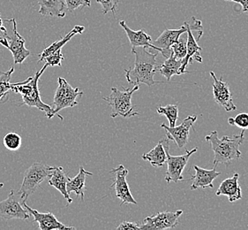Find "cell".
<instances>
[{
    "instance_id": "obj_1",
    "label": "cell",
    "mask_w": 248,
    "mask_h": 230,
    "mask_svg": "<svg viewBox=\"0 0 248 230\" xmlns=\"http://www.w3.org/2000/svg\"><path fill=\"white\" fill-rule=\"evenodd\" d=\"M132 53L135 56L134 68L124 69L125 78L130 84H146L149 87L162 82L155 81L154 76L157 71L156 57L157 52L151 53L146 47L132 48Z\"/></svg>"
},
{
    "instance_id": "obj_2",
    "label": "cell",
    "mask_w": 248,
    "mask_h": 230,
    "mask_svg": "<svg viewBox=\"0 0 248 230\" xmlns=\"http://www.w3.org/2000/svg\"><path fill=\"white\" fill-rule=\"evenodd\" d=\"M205 140L210 143L213 150L214 167L218 164L229 165L233 160L241 158L239 146L245 142V130H242L239 135H223L222 138H219L217 131L214 130L205 136Z\"/></svg>"
},
{
    "instance_id": "obj_3",
    "label": "cell",
    "mask_w": 248,
    "mask_h": 230,
    "mask_svg": "<svg viewBox=\"0 0 248 230\" xmlns=\"http://www.w3.org/2000/svg\"><path fill=\"white\" fill-rule=\"evenodd\" d=\"M47 67L48 66L45 64L43 68L37 71L34 76L29 77L27 80L21 82L12 83V91L21 95L23 102L22 105H29L30 107H35L38 110L43 111L45 112L48 119H51L55 116L53 107L45 104L41 99V94L38 88L40 77L44 74Z\"/></svg>"
},
{
    "instance_id": "obj_4",
    "label": "cell",
    "mask_w": 248,
    "mask_h": 230,
    "mask_svg": "<svg viewBox=\"0 0 248 230\" xmlns=\"http://www.w3.org/2000/svg\"><path fill=\"white\" fill-rule=\"evenodd\" d=\"M26 40L20 35L17 30L15 19L3 20V28L0 30V44L10 50L13 54L14 62L22 64L31 52L25 47Z\"/></svg>"
},
{
    "instance_id": "obj_5",
    "label": "cell",
    "mask_w": 248,
    "mask_h": 230,
    "mask_svg": "<svg viewBox=\"0 0 248 230\" xmlns=\"http://www.w3.org/2000/svg\"><path fill=\"white\" fill-rule=\"evenodd\" d=\"M140 85H134L132 89L120 90L117 88H111V92L108 97H104L103 99L107 102V105L111 108V118L121 116L123 118H131L139 115L135 110V106L132 103V97L134 92L139 90Z\"/></svg>"
},
{
    "instance_id": "obj_6",
    "label": "cell",
    "mask_w": 248,
    "mask_h": 230,
    "mask_svg": "<svg viewBox=\"0 0 248 230\" xmlns=\"http://www.w3.org/2000/svg\"><path fill=\"white\" fill-rule=\"evenodd\" d=\"M54 166L35 162L25 171L22 183L18 191L22 203L28 200L30 196L35 193V190H37L43 181L50 178Z\"/></svg>"
},
{
    "instance_id": "obj_7",
    "label": "cell",
    "mask_w": 248,
    "mask_h": 230,
    "mask_svg": "<svg viewBox=\"0 0 248 230\" xmlns=\"http://www.w3.org/2000/svg\"><path fill=\"white\" fill-rule=\"evenodd\" d=\"M58 82L59 86L55 91L53 99V111L54 115H57L60 120H63V117L59 115V112L65 108H72L78 105L76 99L77 98L83 95L84 92L79 88L72 87L65 78L59 77Z\"/></svg>"
},
{
    "instance_id": "obj_8",
    "label": "cell",
    "mask_w": 248,
    "mask_h": 230,
    "mask_svg": "<svg viewBox=\"0 0 248 230\" xmlns=\"http://www.w3.org/2000/svg\"><path fill=\"white\" fill-rule=\"evenodd\" d=\"M184 25L186 28V34H187V51L186 55L185 56L182 60V65L179 69V75H185L186 73H189L186 70V67L189 64H192L194 60L198 61L200 63L202 62V58L200 55V51L202 50V47L199 46L198 44L194 37L192 31L200 32L202 31V24L200 20L195 19V17H192L189 21H185Z\"/></svg>"
},
{
    "instance_id": "obj_9",
    "label": "cell",
    "mask_w": 248,
    "mask_h": 230,
    "mask_svg": "<svg viewBox=\"0 0 248 230\" xmlns=\"http://www.w3.org/2000/svg\"><path fill=\"white\" fill-rule=\"evenodd\" d=\"M30 214L22 205L20 194L11 190L10 194L5 200L0 202V218L4 220H29Z\"/></svg>"
},
{
    "instance_id": "obj_10",
    "label": "cell",
    "mask_w": 248,
    "mask_h": 230,
    "mask_svg": "<svg viewBox=\"0 0 248 230\" xmlns=\"http://www.w3.org/2000/svg\"><path fill=\"white\" fill-rule=\"evenodd\" d=\"M197 150L198 148L195 147L193 150H186V153L180 156H171L170 154L169 150H167L166 152L167 171L164 178V180L166 181L167 183H170L171 181L177 183L179 181H184L188 180L184 178L182 173L191 156L195 153Z\"/></svg>"
},
{
    "instance_id": "obj_11",
    "label": "cell",
    "mask_w": 248,
    "mask_h": 230,
    "mask_svg": "<svg viewBox=\"0 0 248 230\" xmlns=\"http://www.w3.org/2000/svg\"><path fill=\"white\" fill-rule=\"evenodd\" d=\"M183 211L162 212L155 215L148 216L140 225V230H164L174 229L179 223Z\"/></svg>"
},
{
    "instance_id": "obj_12",
    "label": "cell",
    "mask_w": 248,
    "mask_h": 230,
    "mask_svg": "<svg viewBox=\"0 0 248 230\" xmlns=\"http://www.w3.org/2000/svg\"><path fill=\"white\" fill-rule=\"evenodd\" d=\"M110 173L114 175V182L110 186V188L114 189L116 197L121 200V205L124 204L137 205V202L132 195L129 185L126 181L128 170L124 165H119L110 171Z\"/></svg>"
},
{
    "instance_id": "obj_13",
    "label": "cell",
    "mask_w": 248,
    "mask_h": 230,
    "mask_svg": "<svg viewBox=\"0 0 248 230\" xmlns=\"http://www.w3.org/2000/svg\"><path fill=\"white\" fill-rule=\"evenodd\" d=\"M197 120V115H189L182 123L179 126H175L170 128L169 126L165 125L164 123L161 124V128L166 131L167 138L170 141H173L178 145V147L182 149L189 141V133L194 122Z\"/></svg>"
},
{
    "instance_id": "obj_14",
    "label": "cell",
    "mask_w": 248,
    "mask_h": 230,
    "mask_svg": "<svg viewBox=\"0 0 248 230\" xmlns=\"http://www.w3.org/2000/svg\"><path fill=\"white\" fill-rule=\"evenodd\" d=\"M210 76L213 78L214 99L217 104L221 105L226 112H232L237 109V106L233 103L232 93L230 89L228 82H223V77L217 78L215 73L210 71Z\"/></svg>"
},
{
    "instance_id": "obj_15",
    "label": "cell",
    "mask_w": 248,
    "mask_h": 230,
    "mask_svg": "<svg viewBox=\"0 0 248 230\" xmlns=\"http://www.w3.org/2000/svg\"><path fill=\"white\" fill-rule=\"evenodd\" d=\"M27 210L29 211L30 215L34 217L33 223H38L39 230H75L74 227H68L61 223L60 220L56 218V216L51 213H39L38 211L31 208L30 206L26 204V202L22 203Z\"/></svg>"
},
{
    "instance_id": "obj_16",
    "label": "cell",
    "mask_w": 248,
    "mask_h": 230,
    "mask_svg": "<svg viewBox=\"0 0 248 230\" xmlns=\"http://www.w3.org/2000/svg\"><path fill=\"white\" fill-rule=\"evenodd\" d=\"M186 32V28L184 25L177 30H165L159 35L158 38L152 42L155 50L161 52L164 58H168L171 53V46L179 40V36Z\"/></svg>"
},
{
    "instance_id": "obj_17",
    "label": "cell",
    "mask_w": 248,
    "mask_h": 230,
    "mask_svg": "<svg viewBox=\"0 0 248 230\" xmlns=\"http://www.w3.org/2000/svg\"><path fill=\"white\" fill-rule=\"evenodd\" d=\"M195 175L191 176L190 179L193 180V183L190 187V190H198L200 188L205 189V188H213V181L216 178H217L219 175L222 173L216 170V167L213 169H204L200 167L198 165H194ZM189 179V180H190Z\"/></svg>"
},
{
    "instance_id": "obj_18",
    "label": "cell",
    "mask_w": 248,
    "mask_h": 230,
    "mask_svg": "<svg viewBox=\"0 0 248 230\" xmlns=\"http://www.w3.org/2000/svg\"><path fill=\"white\" fill-rule=\"evenodd\" d=\"M239 175L235 173L232 177L227 178L222 181L216 192L217 196H226L231 203L242 198V190L238 182Z\"/></svg>"
},
{
    "instance_id": "obj_19",
    "label": "cell",
    "mask_w": 248,
    "mask_h": 230,
    "mask_svg": "<svg viewBox=\"0 0 248 230\" xmlns=\"http://www.w3.org/2000/svg\"><path fill=\"white\" fill-rule=\"evenodd\" d=\"M169 141L168 138L159 140L158 144L152 150L142 154L141 159L145 161H149L153 166H164L167 161L166 152L170 149Z\"/></svg>"
},
{
    "instance_id": "obj_20",
    "label": "cell",
    "mask_w": 248,
    "mask_h": 230,
    "mask_svg": "<svg viewBox=\"0 0 248 230\" xmlns=\"http://www.w3.org/2000/svg\"><path fill=\"white\" fill-rule=\"evenodd\" d=\"M119 25L124 29V32L129 39L132 48L146 47V48H152L155 50V47L152 45L151 36L148 35L145 30H140L135 31V30H131L124 20L119 21Z\"/></svg>"
},
{
    "instance_id": "obj_21",
    "label": "cell",
    "mask_w": 248,
    "mask_h": 230,
    "mask_svg": "<svg viewBox=\"0 0 248 230\" xmlns=\"http://www.w3.org/2000/svg\"><path fill=\"white\" fill-rule=\"evenodd\" d=\"M67 180H68V176L65 174L63 167L54 166L52 174L49 178V184L60 191L61 195H63L65 197L68 205L73 203V199L70 197V195L66 190Z\"/></svg>"
},
{
    "instance_id": "obj_22",
    "label": "cell",
    "mask_w": 248,
    "mask_h": 230,
    "mask_svg": "<svg viewBox=\"0 0 248 230\" xmlns=\"http://www.w3.org/2000/svg\"><path fill=\"white\" fill-rule=\"evenodd\" d=\"M87 176H93V174L86 171L83 166H79V173L75 178H69L66 183V190L68 194L75 192L77 197H80V200H84L85 190H86V178Z\"/></svg>"
},
{
    "instance_id": "obj_23",
    "label": "cell",
    "mask_w": 248,
    "mask_h": 230,
    "mask_svg": "<svg viewBox=\"0 0 248 230\" xmlns=\"http://www.w3.org/2000/svg\"><path fill=\"white\" fill-rule=\"evenodd\" d=\"M39 14L44 16H51L64 18L65 16V5L64 0H38Z\"/></svg>"
},
{
    "instance_id": "obj_24",
    "label": "cell",
    "mask_w": 248,
    "mask_h": 230,
    "mask_svg": "<svg viewBox=\"0 0 248 230\" xmlns=\"http://www.w3.org/2000/svg\"><path fill=\"white\" fill-rule=\"evenodd\" d=\"M85 28L83 26H75V28L71 30L69 33H67L64 37H62V38L59 41H56L53 44H51L50 46H48L46 49L43 50V52L39 55L40 58L38 62H39V63L40 62H42L46 56L50 55V54L53 53L55 51H57V50H60V49H62V47H63L65 44H67L75 35L82 34Z\"/></svg>"
},
{
    "instance_id": "obj_25",
    "label": "cell",
    "mask_w": 248,
    "mask_h": 230,
    "mask_svg": "<svg viewBox=\"0 0 248 230\" xmlns=\"http://www.w3.org/2000/svg\"><path fill=\"white\" fill-rule=\"evenodd\" d=\"M182 65V60H177L174 57L172 50L170 55L166 59V60L163 63V65L160 66L157 68L159 73L161 75L164 76L166 80L170 82V78L173 75H179V69Z\"/></svg>"
},
{
    "instance_id": "obj_26",
    "label": "cell",
    "mask_w": 248,
    "mask_h": 230,
    "mask_svg": "<svg viewBox=\"0 0 248 230\" xmlns=\"http://www.w3.org/2000/svg\"><path fill=\"white\" fill-rule=\"evenodd\" d=\"M14 72L15 67L6 72H0V104L6 103L9 99V93L12 91L11 78Z\"/></svg>"
},
{
    "instance_id": "obj_27",
    "label": "cell",
    "mask_w": 248,
    "mask_h": 230,
    "mask_svg": "<svg viewBox=\"0 0 248 230\" xmlns=\"http://www.w3.org/2000/svg\"><path fill=\"white\" fill-rule=\"evenodd\" d=\"M157 114L166 116L169 121V127L173 128L177 124L179 118V107L177 105H167L166 106H159L156 109Z\"/></svg>"
},
{
    "instance_id": "obj_28",
    "label": "cell",
    "mask_w": 248,
    "mask_h": 230,
    "mask_svg": "<svg viewBox=\"0 0 248 230\" xmlns=\"http://www.w3.org/2000/svg\"><path fill=\"white\" fill-rule=\"evenodd\" d=\"M174 57L177 60H183L187 51V34L186 32L179 36V40L171 46Z\"/></svg>"
},
{
    "instance_id": "obj_29",
    "label": "cell",
    "mask_w": 248,
    "mask_h": 230,
    "mask_svg": "<svg viewBox=\"0 0 248 230\" xmlns=\"http://www.w3.org/2000/svg\"><path fill=\"white\" fill-rule=\"evenodd\" d=\"M3 144L5 145V148L12 151L18 150L21 147L22 139L19 134L15 132H10L4 136Z\"/></svg>"
},
{
    "instance_id": "obj_30",
    "label": "cell",
    "mask_w": 248,
    "mask_h": 230,
    "mask_svg": "<svg viewBox=\"0 0 248 230\" xmlns=\"http://www.w3.org/2000/svg\"><path fill=\"white\" fill-rule=\"evenodd\" d=\"M229 124L236 126L241 130H248V113H241L228 119Z\"/></svg>"
},
{
    "instance_id": "obj_31",
    "label": "cell",
    "mask_w": 248,
    "mask_h": 230,
    "mask_svg": "<svg viewBox=\"0 0 248 230\" xmlns=\"http://www.w3.org/2000/svg\"><path fill=\"white\" fill-rule=\"evenodd\" d=\"M62 60H64V56L62 53V49H60V50L55 51L53 53H51L50 55L46 56L43 61H45V64L48 66H58L61 67L62 66V63H61Z\"/></svg>"
},
{
    "instance_id": "obj_32",
    "label": "cell",
    "mask_w": 248,
    "mask_h": 230,
    "mask_svg": "<svg viewBox=\"0 0 248 230\" xmlns=\"http://www.w3.org/2000/svg\"><path fill=\"white\" fill-rule=\"evenodd\" d=\"M96 2L102 5V14L106 15L111 12L115 16L119 0H96Z\"/></svg>"
},
{
    "instance_id": "obj_33",
    "label": "cell",
    "mask_w": 248,
    "mask_h": 230,
    "mask_svg": "<svg viewBox=\"0 0 248 230\" xmlns=\"http://www.w3.org/2000/svg\"><path fill=\"white\" fill-rule=\"evenodd\" d=\"M64 2L66 5V9H68L71 13L80 7L91 6L90 0H64Z\"/></svg>"
},
{
    "instance_id": "obj_34",
    "label": "cell",
    "mask_w": 248,
    "mask_h": 230,
    "mask_svg": "<svg viewBox=\"0 0 248 230\" xmlns=\"http://www.w3.org/2000/svg\"><path fill=\"white\" fill-rule=\"evenodd\" d=\"M118 230H140V226L138 225L136 222H130V221H123L120 225L117 228Z\"/></svg>"
},
{
    "instance_id": "obj_35",
    "label": "cell",
    "mask_w": 248,
    "mask_h": 230,
    "mask_svg": "<svg viewBox=\"0 0 248 230\" xmlns=\"http://www.w3.org/2000/svg\"><path fill=\"white\" fill-rule=\"evenodd\" d=\"M225 1L238 3V4L241 5V6H242V12L243 13H248V0H225Z\"/></svg>"
},
{
    "instance_id": "obj_36",
    "label": "cell",
    "mask_w": 248,
    "mask_h": 230,
    "mask_svg": "<svg viewBox=\"0 0 248 230\" xmlns=\"http://www.w3.org/2000/svg\"><path fill=\"white\" fill-rule=\"evenodd\" d=\"M3 28V19L1 18V14H0V30Z\"/></svg>"
}]
</instances>
